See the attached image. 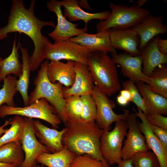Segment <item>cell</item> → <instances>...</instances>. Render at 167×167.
I'll return each mask as SVG.
<instances>
[{
	"label": "cell",
	"mask_w": 167,
	"mask_h": 167,
	"mask_svg": "<svg viewBox=\"0 0 167 167\" xmlns=\"http://www.w3.org/2000/svg\"><path fill=\"white\" fill-rule=\"evenodd\" d=\"M35 0H32L28 9L25 8L22 0H13L12 2L7 25L0 28V40L6 38L8 34L18 32L29 36L34 45L33 52L30 56L31 71H34L40 67L45 60V51L49 41L42 34L41 30L45 26L55 28L52 21L41 20L34 13Z\"/></svg>",
	"instance_id": "6da1fadb"
},
{
	"label": "cell",
	"mask_w": 167,
	"mask_h": 167,
	"mask_svg": "<svg viewBox=\"0 0 167 167\" xmlns=\"http://www.w3.org/2000/svg\"><path fill=\"white\" fill-rule=\"evenodd\" d=\"M66 131L63 145L76 155H89L100 160L105 167H110L102 156L100 150V139L103 130L95 121L81 118L68 119L65 124Z\"/></svg>",
	"instance_id": "7a4b0ae2"
},
{
	"label": "cell",
	"mask_w": 167,
	"mask_h": 167,
	"mask_svg": "<svg viewBox=\"0 0 167 167\" xmlns=\"http://www.w3.org/2000/svg\"><path fill=\"white\" fill-rule=\"evenodd\" d=\"M49 61L41 65L34 81L35 87L29 96V105L41 98H45L54 108L56 113L64 124L67 121L66 110V100L62 93L63 85L59 82L52 83L47 75Z\"/></svg>",
	"instance_id": "3957f363"
},
{
	"label": "cell",
	"mask_w": 167,
	"mask_h": 167,
	"mask_svg": "<svg viewBox=\"0 0 167 167\" xmlns=\"http://www.w3.org/2000/svg\"><path fill=\"white\" fill-rule=\"evenodd\" d=\"M87 65L94 84L107 96L120 90L121 86L116 64L107 53L90 52Z\"/></svg>",
	"instance_id": "277c9868"
},
{
	"label": "cell",
	"mask_w": 167,
	"mask_h": 167,
	"mask_svg": "<svg viewBox=\"0 0 167 167\" xmlns=\"http://www.w3.org/2000/svg\"><path fill=\"white\" fill-rule=\"evenodd\" d=\"M109 5L110 14L106 20L97 24V32L107 29L131 28L141 23L150 14L147 9L136 5L128 6L110 2Z\"/></svg>",
	"instance_id": "5b68a950"
},
{
	"label": "cell",
	"mask_w": 167,
	"mask_h": 167,
	"mask_svg": "<svg viewBox=\"0 0 167 167\" xmlns=\"http://www.w3.org/2000/svg\"><path fill=\"white\" fill-rule=\"evenodd\" d=\"M11 115L41 119L50 124L55 129L58 128L62 122L54 108L43 98L24 107L10 106L6 105L0 107V118Z\"/></svg>",
	"instance_id": "8992f818"
},
{
	"label": "cell",
	"mask_w": 167,
	"mask_h": 167,
	"mask_svg": "<svg viewBox=\"0 0 167 167\" xmlns=\"http://www.w3.org/2000/svg\"><path fill=\"white\" fill-rule=\"evenodd\" d=\"M127 129L126 120H120L115 122L112 131L103 130L100 139L101 152L109 165L118 164L122 161V146Z\"/></svg>",
	"instance_id": "52a82bcc"
},
{
	"label": "cell",
	"mask_w": 167,
	"mask_h": 167,
	"mask_svg": "<svg viewBox=\"0 0 167 167\" xmlns=\"http://www.w3.org/2000/svg\"><path fill=\"white\" fill-rule=\"evenodd\" d=\"M90 51L74 42L69 40L49 42L45 51V59L50 61L66 60L87 65Z\"/></svg>",
	"instance_id": "ba28073f"
},
{
	"label": "cell",
	"mask_w": 167,
	"mask_h": 167,
	"mask_svg": "<svg viewBox=\"0 0 167 167\" xmlns=\"http://www.w3.org/2000/svg\"><path fill=\"white\" fill-rule=\"evenodd\" d=\"M92 95L96 107L95 122L103 130L110 131L113 123L120 120H126L130 113L129 110L123 109V114L115 113L113 110L115 107V103L102 93L96 85H95Z\"/></svg>",
	"instance_id": "9c48e42d"
},
{
	"label": "cell",
	"mask_w": 167,
	"mask_h": 167,
	"mask_svg": "<svg viewBox=\"0 0 167 167\" xmlns=\"http://www.w3.org/2000/svg\"><path fill=\"white\" fill-rule=\"evenodd\" d=\"M33 120L32 118L24 117V130L20 141L24 154V159L20 167H32L36 165V159L41 154L44 152H50L36 137Z\"/></svg>",
	"instance_id": "30bf717a"
},
{
	"label": "cell",
	"mask_w": 167,
	"mask_h": 167,
	"mask_svg": "<svg viewBox=\"0 0 167 167\" xmlns=\"http://www.w3.org/2000/svg\"><path fill=\"white\" fill-rule=\"evenodd\" d=\"M48 10L56 15L57 23L54 29L48 35L56 41L68 40L80 35L87 31V27L83 28H77L78 25L68 21L64 16L60 1L51 0L47 4Z\"/></svg>",
	"instance_id": "8fae6325"
},
{
	"label": "cell",
	"mask_w": 167,
	"mask_h": 167,
	"mask_svg": "<svg viewBox=\"0 0 167 167\" xmlns=\"http://www.w3.org/2000/svg\"><path fill=\"white\" fill-rule=\"evenodd\" d=\"M137 117L135 113L132 112L129 113L126 118L129 130L121 151V156L122 160L131 159L136 153L149 150L145 137L139 127Z\"/></svg>",
	"instance_id": "7c38bea8"
},
{
	"label": "cell",
	"mask_w": 167,
	"mask_h": 167,
	"mask_svg": "<svg viewBox=\"0 0 167 167\" xmlns=\"http://www.w3.org/2000/svg\"><path fill=\"white\" fill-rule=\"evenodd\" d=\"M111 58L116 64L119 65L123 75L135 82L141 81L148 84L150 79L143 72L142 59L141 55L133 56L124 52L111 54Z\"/></svg>",
	"instance_id": "4fadbf2b"
},
{
	"label": "cell",
	"mask_w": 167,
	"mask_h": 167,
	"mask_svg": "<svg viewBox=\"0 0 167 167\" xmlns=\"http://www.w3.org/2000/svg\"><path fill=\"white\" fill-rule=\"evenodd\" d=\"M75 78L70 87H63L64 97L76 95H92L95 85L91 73L87 65L75 62Z\"/></svg>",
	"instance_id": "5bb4252c"
},
{
	"label": "cell",
	"mask_w": 167,
	"mask_h": 167,
	"mask_svg": "<svg viewBox=\"0 0 167 167\" xmlns=\"http://www.w3.org/2000/svg\"><path fill=\"white\" fill-rule=\"evenodd\" d=\"M131 28L139 37L140 51L151 40L167 32V27L163 24L162 17L150 14L141 23Z\"/></svg>",
	"instance_id": "9a60e30c"
},
{
	"label": "cell",
	"mask_w": 167,
	"mask_h": 167,
	"mask_svg": "<svg viewBox=\"0 0 167 167\" xmlns=\"http://www.w3.org/2000/svg\"><path fill=\"white\" fill-rule=\"evenodd\" d=\"M110 30L107 29L93 34L86 32L68 40L80 45L90 52H109L113 54L117 53L111 45Z\"/></svg>",
	"instance_id": "2e32d148"
},
{
	"label": "cell",
	"mask_w": 167,
	"mask_h": 167,
	"mask_svg": "<svg viewBox=\"0 0 167 167\" xmlns=\"http://www.w3.org/2000/svg\"><path fill=\"white\" fill-rule=\"evenodd\" d=\"M137 108L138 112L135 109L133 110L137 116L141 120V122L138 121V126L140 132L145 137L147 147L149 150H152L157 157L160 167H167V150L153 132L146 115L140 109Z\"/></svg>",
	"instance_id": "e0dca14e"
},
{
	"label": "cell",
	"mask_w": 167,
	"mask_h": 167,
	"mask_svg": "<svg viewBox=\"0 0 167 167\" xmlns=\"http://www.w3.org/2000/svg\"><path fill=\"white\" fill-rule=\"evenodd\" d=\"M110 36L111 45L115 49L123 50L133 56L140 55L139 37L131 28L111 29Z\"/></svg>",
	"instance_id": "ac0fdd59"
},
{
	"label": "cell",
	"mask_w": 167,
	"mask_h": 167,
	"mask_svg": "<svg viewBox=\"0 0 167 167\" xmlns=\"http://www.w3.org/2000/svg\"><path fill=\"white\" fill-rule=\"evenodd\" d=\"M35 135L39 142L46 147L50 152L54 153L61 150L63 147V135L65 128L58 131L50 128L43 124L39 120H33Z\"/></svg>",
	"instance_id": "d6986e66"
},
{
	"label": "cell",
	"mask_w": 167,
	"mask_h": 167,
	"mask_svg": "<svg viewBox=\"0 0 167 167\" xmlns=\"http://www.w3.org/2000/svg\"><path fill=\"white\" fill-rule=\"evenodd\" d=\"M75 62L68 61L65 63L60 61H50L48 64L47 75L52 83L59 82L65 87L73 84L75 78Z\"/></svg>",
	"instance_id": "ffe728a7"
},
{
	"label": "cell",
	"mask_w": 167,
	"mask_h": 167,
	"mask_svg": "<svg viewBox=\"0 0 167 167\" xmlns=\"http://www.w3.org/2000/svg\"><path fill=\"white\" fill-rule=\"evenodd\" d=\"M77 0H63L60 1L62 6L64 7V16L71 21L81 20L84 21L85 27L90 20H106L109 16L111 11L105 10L96 13H90L84 11L80 6Z\"/></svg>",
	"instance_id": "44dd1931"
},
{
	"label": "cell",
	"mask_w": 167,
	"mask_h": 167,
	"mask_svg": "<svg viewBox=\"0 0 167 167\" xmlns=\"http://www.w3.org/2000/svg\"><path fill=\"white\" fill-rule=\"evenodd\" d=\"M140 55L143 64L142 71L148 77L156 68L167 63V54H163L159 51L156 37L148 43L141 50Z\"/></svg>",
	"instance_id": "7402d4cb"
},
{
	"label": "cell",
	"mask_w": 167,
	"mask_h": 167,
	"mask_svg": "<svg viewBox=\"0 0 167 167\" xmlns=\"http://www.w3.org/2000/svg\"><path fill=\"white\" fill-rule=\"evenodd\" d=\"M135 83L144 102L146 115L153 113L166 115L167 98L151 91L144 83L141 81Z\"/></svg>",
	"instance_id": "603a6c76"
},
{
	"label": "cell",
	"mask_w": 167,
	"mask_h": 167,
	"mask_svg": "<svg viewBox=\"0 0 167 167\" xmlns=\"http://www.w3.org/2000/svg\"><path fill=\"white\" fill-rule=\"evenodd\" d=\"M76 156L63 145L62 149L58 152L41 153L36 161L47 167H70Z\"/></svg>",
	"instance_id": "cb8c5ba5"
},
{
	"label": "cell",
	"mask_w": 167,
	"mask_h": 167,
	"mask_svg": "<svg viewBox=\"0 0 167 167\" xmlns=\"http://www.w3.org/2000/svg\"><path fill=\"white\" fill-rule=\"evenodd\" d=\"M22 55V73L17 79L16 87L17 90L21 94L24 106L29 105L28 91L30 83V56L27 49L18 43Z\"/></svg>",
	"instance_id": "d4e9b609"
},
{
	"label": "cell",
	"mask_w": 167,
	"mask_h": 167,
	"mask_svg": "<svg viewBox=\"0 0 167 167\" xmlns=\"http://www.w3.org/2000/svg\"><path fill=\"white\" fill-rule=\"evenodd\" d=\"M24 159L20 141L9 143L0 147V162L20 167Z\"/></svg>",
	"instance_id": "484cf974"
},
{
	"label": "cell",
	"mask_w": 167,
	"mask_h": 167,
	"mask_svg": "<svg viewBox=\"0 0 167 167\" xmlns=\"http://www.w3.org/2000/svg\"><path fill=\"white\" fill-rule=\"evenodd\" d=\"M18 47V46H16V40L15 38L11 53L7 57L3 59L0 68V77L2 80L11 74L15 77H19L22 73V64L19 60Z\"/></svg>",
	"instance_id": "4316f807"
},
{
	"label": "cell",
	"mask_w": 167,
	"mask_h": 167,
	"mask_svg": "<svg viewBox=\"0 0 167 167\" xmlns=\"http://www.w3.org/2000/svg\"><path fill=\"white\" fill-rule=\"evenodd\" d=\"M150 83L147 84L152 91L167 98V66L166 64L156 68L149 77Z\"/></svg>",
	"instance_id": "83f0119b"
},
{
	"label": "cell",
	"mask_w": 167,
	"mask_h": 167,
	"mask_svg": "<svg viewBox=\"0 0 167 167\" xmlns=\"http://www.w3.org/2000/svg\"><path fill=\"white\" fill-rule=\"evenodd\" d=\"M9 124L11 126L0 137V147L13 142L20 141L24 130V117L16 115L12 118Z\"/></svg>",
	"instance_id": "f1b7e54d"
},
{
	"label": "cell",
	"mask_w": 167,
	"mask_h": 167,
	"mask_svg": "<svg viewBox=\"0 0 167 167\" xmlns=\"http://www.w3.org/2000/svg\"><path fill=\"white\" fill-rule=\"evenodd\" d=\"M3 80V84L0 89V107L4 103L8 106H16L14 97L18 92L16 87L17 79L10 75Z\"/></svg>",
	"instance_id": "f546056e"
},
{
	"label": "cell",
	"mask_w": 167,
	"mask_h": 167,
	"mask_svg": "<svg viewBox=\"0 0 167 167\" xmlns=\"http://www.w3.org/2000/svg\"><path fill=\"white\" fill-rule=\"evenodd\" d=\"M131 159L134 167H160L157 157L149 150L136 153Z\"/></svg>",
	"instance_id": "4dcf8cb0"
},
{
	"label": "cell",
	"mask_w": 167,
	"mask_h": 167,
	"mask_svg": "<svg viewBox=\"0 0 167 167\" xmlns=\"http://www.w3.org/2000/svg\"><path fill=\"white\" fill-rule=\"evenodd\" d=\"M65 99L67 120L81 118L83 105L81 96L72 95Z\"/></svg>",
	"instance_id": "1f68e13d"
},
{
	"label": "cell",
	"mask_w": 167,
	"mask_h": 167,
	"mask_svg": "<svg viewBox=\"0 0 167 167\" xmlns=\"http://www.w3.org/2000/svg\"><path fill=\"white\" fill-rule=\"evenodd\" d=\"M81 97L83 103L81 118L85 121H95L96 107L92 95H84Z\"/></svg>",
	"instance_id": "d6a6232c"
},
{
	"label": "cell",
	"mask_w": 167,
	"mask_h": 167,
	"mask_svg": "<svg viewBox=\"0 0 167 167\" xmlns=\"http://www.w3.org/2000/svg\"><path fill=\"white\" fill-rule=\"evenodd\" d=\"M123 89L128 90L131 94L132 101L146 114L145 103L143 100L137 88L133 81L129 79L122 83Z\"/></svg>",
	"instance_id": "836d02e7"
},
{
	"label": "cell",
	"mask_w": 167,
	"mask_h": 167,
	"mask_svg": "<svg viewBox=\"0 0 167 167\" xmlns=\"http://www.w3.org/2000/svg\"><path fill=\"white\" fill-rule=\"evenodd\" d=\"M70 167H105L103 162L92 156L84 154L77 155Z\"/></svg>",
	"instance_id": "e575fe53"
},
{
	"label": "cell",
	"mask_w": 167,
	"mask_h": 167,
	"mask_svg": "<svg viewBox=\"0 0 167 167\" xmlns=\"http://www.w3.org/2000/svg\"><path fill=\"white\" fill-rule=\"evenodd\" d=\"M149 122L152 125L167 130V117L158 113L146 115Z\"/></svg>",
	"instance_id": "d590c367"
},
{
	"label": "cell",
	"mask_w": 167,
	"mask_h": 167,
	"mask_svg": "<svg viewBox=\"0 0 167 167\" xmlns=\"http://www.w3.org/2000/svg\"><path fill=\"white\" fill-rule=\"evenodd\" d=\"M150 124L153 132L158 138L165 148L167 150V130Z\"/></svg>",
	"instance_id": "8d00e7d4"
},
{
	"label": "cell",
	"mask_w": 167,
	"mask_h": 167,
	"mask_svg": "<svg viewBox=\"0 0 167 167\" xmlns=\"http://www.w3.org/2000/svg\"><path fill=\"white\" fill-rule=\"evenodd\" d=\"M156 37L157 45L159 51L163 54H167V40L162 39L159 36Z\"/></svg>",
	"instance_id": "74e56055"
},
{
	"label": "cell",
	"mask_w": 167,
	"mask_h": 167,
	"mask_svg": "<svg viewBox=\"0 0 167 167\" xmlns=\"http://www.w3.org/2000/svg\"><path fill=\"white\" fill-rule=\"evenodd\" d=\"M118 164V167H134L132 159L122 160Z\"/></svg>",
	"instance_id": "f35d334b"
},
{
	"label": "cell",
	"mask_w": 167,
	"mask_h": 167,
	"mask_svg": "<svg viewBox=\"0 0 167 167\" xmlns=\"http://www.w3.org/2000/svg\"><path fill=\"white\" fill-rule=\"evenodd\" d=\"M120 95L123 97L129 102L131 101L132 99L130 92L125 89H123L120 92Z\"/></svg>",
	"instance_id": "ab89813d"
},
{
	"label": "cell",
	"mask_w": 167,
	"mask_h": 167,
	"mask_svg": "<svg viewBox=\"0 0 167 167\" xmlns=\"http://www.w3.org/2000/svg\"><path fill=\"white\" fill-rule=\"evenodd\" d=\"M116 100L118 103L122 106H126L129 102L120 94L117 96Z\"/></svg>",
	"instance_id": "60d3db41"
},
{
	"label": "cell",
	"mask_w": 167,
	"mask_h": 167,
	"mask_svg": "<svg viewBox=\"0 0 167 167\" xmlns=\"http://www.w3.org/2000/svg\"><path fill=\"white\" fill-rule=\"evenodd\" d=\"M10 120L11 119H10L8 120H6L4 124L2 126H0V136H1L7 130V129H5L4 128L5 126L9 124Z\"/></svg>",
	"instance_id": "b9f144b4"
},
{
	"label": "cell",
	"mask_w": 167,
	"mask_h": 167,
	"mask_svg": "<svg viewBox=\"0 0 167 167\" xmlns=\"http://www.w3.org/2000/svg\"><path fill=\"white\" fill-rule=\"evenodd\" d=\"M147 1V0H139L137 2V5H136L139 7H142L144 5Z\"/></svg>",
	"instance_id": "7bdbcfd3"
},
{
	"label": "cell",
	"mask_w": 167,
	"mask_h": 167,
	"mask_svg": "<svg viewBox=\"0 0 167 167\" xmlns=\"http://www.w3.org/2000/svg\"><path fill=\"white\" fill-rule=\"evenodd\" d=\"M0 167H15L12 165L0 162Z\"/></svg>",
	"instance_id": "ee69618b"
},
{
	"label": "cell",
	"mask_w": 167,
	"mask_h": 167,
	"mask_svg": "<svg viewBox=\"0 0 167 167\" xmlns=\"http://www.w3.org/2000/svg\"><path fill=\"white\" fill-rule=\"evenodd\" d=\"M3 59L2 58L0 57V68L2 65Z\"/></svg>",
	"instance_id": "f6af8a7d"
},
{
	"label": "cell",
	"mask_w": 167,
	"mask_h": 167,
	"mask_svg": "<svg viewBox=\"0 0 167 167\" xmlns=\"http://www.w3.org/2000/svg\"><path fill=\"white\" fill-rule=\"evenodd\" d=\"M32 167H44V166L43 165H36V164L34 165Z\"/></svg>",
	"instance_id": "bcb514c9"
},
{
	"label": "cell",
	"mask_w": 167,
	"mask_h": 167,
	"mask_svg": "<svg viewBox=\"0 0 167 167\" xmlns=\"http://www.w3.org/2000/svg\"><path fill=\"white\" fill-rule=\"evenodd\" d=\"M2 80V79L0 77V82Z\"/></svg>",
	"instance_id": "7dc6e473"
},
{
	"label": "cell",
	"mask_w": 167,
	"mask_h": 167,
	"mask_svg": "<svg viewBox=\"0 0 167 167\" xmlns=\"http://www.w3.org/2000/svg\"><path fill=\"white\" fill-rule=\"evenodd\" d=\"M44 167H47L45 166H44Z\"/></svg>",
	"instance_id": "c3c4849f"
}]
</instances>
